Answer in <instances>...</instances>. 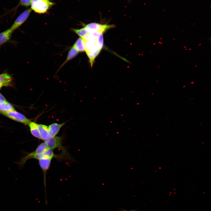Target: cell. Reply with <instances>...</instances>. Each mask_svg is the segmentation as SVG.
<instances>
[{"label":"cell","mask_w":211,"mask_h":211,"mask_svg":"<svg viewBox=\"0 0 211 211\" xmlns=\"http://www.w3.org/2000/svg\"><path fill=\"white\" fill-rule=\"evenodd\" d=\"M101 33L98 32L90 33L82 38L84 43L85 51L91 67L96 57L101 51L98 49L97 44V38Z\"/></svg>","instance_id":"cell-1"},{"label":"cell","mask_w":211,"mask_h":211,"mask_svg":"<svg viewBox=\"0 0 211 211\" xmlns=\"http://www.w3.org/2000/svg\"><path fill=\"white\" fill-rule=\"evenodd\" d=\"M53 3L50 0H33L31 5V9L36 13H42L47 12Z\"/></svg>","instance_id":"cell-2"},{"label":"cell","mask_w":211,"mask_h":211,"mask_svg":"<svg viewBox=\"0 0 211 211\" xmlns=\"http://www.w3.org/2000/svg\"><path fill=\"white\" fill-rule=\"evenodd\" d=\"M48 147L52 149L58 148L61 150L62 155L68 156L65 147L62 145V138L61 137H51L49 138L44 141Z\"/></svg>","instance_id":"cell-3"},{"label":"cell","mask_w":211,"mask_h":211,"mask_svg":"<svg viewBox=\"0 0 211 211\" xmlns=\"http://www.w3.org/2000/svg\"><path fill=\"white\" fill-rule=\"evenodd\" d=\"M113 24H103L97 23H92L85 25L84 28L89 33L98 32L103 33L108 29L114 28Z\"/></svg>","instance_id":"cell-4"},{"label":"cell","mask_w":211,"mask_h":211,"mask_svg":"<svg viewBox=\"0 0 211 211\" xmlns=\"http://www.w3.org/2000/svg\"><path fill=\"white\" fill-rule=\"evenodd\" d=\"M32 10L28 9L22 12L17 18L10 28L13 31L22 25L28 17Z\"/></svg>","instance_id":"cell-5"},{"label":"cell","mask_w":211,"mask_h":211,"mask_svg":"<svg viewBox=\"0 0 211 211\" xmlns=\"http://www.w3.org/2000/svg\"><path fill=\"white\" fill-rule=\"evenodd\" d=\"M2 114L12 120L25 124L28 125L30 122L24 115L16 110Z\"/></svg>","instance_id":"cell-6"},{"label":"cell","mask_w":211,"mask_h":211,"mask_svg":"<svg viewBox=\"0 0 211 211\" xmlns=\"http://www.w3.org/2000/svg\"><path fill=\"white\" fill-rule=\"evenodd\" d=\"M65 123L64 122L61 124L53 123L48 126V131L51 136L53 137L55 136Z\"/></svg>","instance_id":"cell-7"},{"label":"cell","mask_w":211,"mask_h":211,"mask_svg":"<svg viewBox=\"0 0 211 211\" xmlns=\"http://www.w3.org/2000/svg\"><path fill=\"white\" fill-rule=\"evenodd\" d=\"M38 127L41 139L45 141L51 137L48 131V126L42 124H38Z\"/></svg>","instance_id":"cell-8"},{"label":"cell","mask_w":211,"mask_h":211,"mask_svg":"<svg viewBox=\"0 0 211 211\" xmlns=\"http://www.w3.org/2000/svg\"><path fill=\"white\" fill-rule=\"evenodd\" d=\"M52 159L51 158H43L38 160L39 165L44 174L46 173L49 169Z\"/></svg>","instance_id":"cell-9"},{"label":"cell","mask_w":211,"mask_h":211,"mask_svg":"<svg viewBox=\"0 0 211 211\" xmlns=\"http://www.w3.org/2000/svg\"><path fill=\"white\" fill-rule=\"evenodd\" d=\"M13 31L10 28L0 33V45L8 41Z\"/></svg>","instance_id":"cell-10"},{"label":"cell","mask_w":211,"mask_h":211,"mask_svg":"<svg viewBox=\"0 0 211 211\" xmlns=\"http://www.w3.org/2000/svg\"><path fill=\"white\" fill-rule=\"evenodd\" d=\"M15 110L13 106L6 101L0 103V112L2 113Z\"/></svg>","instance_id":"cell-11"},{"label":"cell","mask_w":211,"mask_h":211,"mask_svg":"<svg viewBox=\"0 0 211 211\" xmlns=\"http://www.w3.org/2000/svg\"><path fill=\"white\" fill-rule=\"evenodd\" d=\"M12 80V77L6 73L0 74V86L1 87L9 86Z\"/></svg>","instance_id":"cell-12"},{"label":"cell","mask_w":211,"mask_h":211,"mask_svg":"<svg viewBox=\"0 0 211 211\" xmlns=\"http://www.w3.org/2000/svg\"><path fill=\"white\" fill-rule=\"evenodd\" d=\"M28 125L32 135L34 137L41 139L38 127V124L33 122H30Z\"/></svg>","instance_id":"cell-13"},{"label":"cell","mask_w":211,"mask_h":211,"mask_svg":"<svg viewBox=\"0 0 211 211\" xmlns=\"http://www.w3.org/2000/svg\"><path fill=\"white\" fill-rule=\"evenodd\" d=\"M73 47L79 52H83L85 51L84 43L82 38L81 37L78 39Z\"/></svg>","instance_id":"cell-14"},{"label":"cell","mask_w":211,"mask_h":211,"mask_svg":"<svg viewBox=\"0 0 211 211\" xmlns=\"http://www.w3.org/2000/svg\"><path fill=\"white\" fill-rule=\"evenodd\" d=\"M78 53L79 52L72 46L69 52L67 59L61 66L60 68H61L69 60L75 57L78 54Z\"/></svg>","instance_id":"cell-15"},{"label":"cell","mask_w":211,"mask_h":211,"mask_svg":"<svg viewBox=\"0 0 211 211\" xmlns=\"http://www.w3.org/2000/svg\"><path fill=\"white\" fill-rule=\"evenodd\" d=\"M49 148L47 144L44 142L39 145L35 150L33 152L36 154L41 153L44 152Z\"/></svg>","instance_id":"cell-16"},{"label":"cell","mask_w":211,"mask_h":211,"mask_svg":"<svg viewBox=\"0 0 211 211\" xmlns=\"http://www.w3.org/2000/svg\"><path fill=\"white\" fill-rule=\"evenodd\" d=\"M72 30L74 33L82 38L89 33L84 27L80 29H72Z\"/></svg>","instance_id":"cell-17"},{"label":"cell","mask_w":211,"mask_h":211,"mask_svg":"<svg viewBox=\"0 0 211 211\" xmlns=\"http://www.w3.org/2000/svg\"><path fill=\"white\" fill-rule=\"evenodd\" d=\"M97 44L98 49L101 50L103 45V33L100 34L97 39Z\"/></svg>","instance_id":"cell-18"},{"label":"cell","mask_w":211,"mask_h":211,"mask_svg":"<svg viewBox=\"0 0 211 211\" xmlns=\"http://www.w3.org/2000/svg\"><path fill=\"white\" fill-rule=\"evenodd\" d=\"M33 0H20L18 6L25 7L29 6L31 5Z\"/></svg>","instance_id":"cell-19"},{"label":"cell","mask_w":211,"mask_h":211,"mask_svg":"<svg viewBox=\"0 0 211 211\" xmlns=\"http://www.w3.org/2000/svg\"><path fill=\"white\" fill-rule=\"evenodd\" d=\"M6 100L4 97L0 93V103L6 101Z\"/></svg>","instance_id":"cell-20"},{"label":"cell","mask_w":211,"mask_h":211,"mask_svg":"<svg viewBox=\"0 0 211 211\" xmlns=\"http://www.w3.org/2000/svg\"><path fill=\"white\" fill-rule=\"evenodd\" d=\"M123 211H136L134 210H124Z\"/></svg>","instance_id":"cell-21"},{"label":"cell","mask_w":211,"mask_h":211,"mask_svg":"<svg viewBox=\"0 0 211 211\" xmlns=\"http://www.w3.org/2000/svg\"><path fill=\"white\" fill-rule=\"evenodd\" d=\"M1 87L0 86V89H1Z\"/></svg>","instance_id":"cell-22"},{"label":"cell","mask_w":211,"mask_h":211,"mask_svg":"<svg viewBox=\"0 0 211 211\" xmlns=\"http://www.w3.org/2000/svg\"><path fill=\"white\" fill-rule=\"evenodd\" d=\"M128 0L129 1H130V0Z\"/></svg>","instance_id":"cell-23"}]
</instances>
